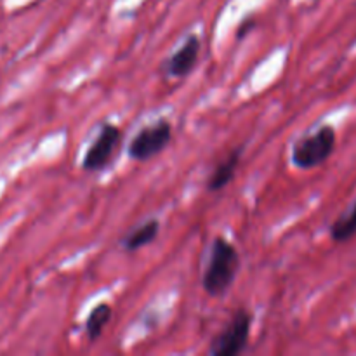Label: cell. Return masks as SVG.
<instances>
[{
  "label": "cell",
  "mask_w": 356,
  "mask_h": 356,
  "mask_svg": "<svg viewBox=\"0 0 356 356\" xmlns=\"http://www.w3.org/2000/svg\"><path fill=\"white\" fill-rule=\"evenodd\" d=\"M254 26H256V21H254L252 17H247V19H243L242 23H240L238 30H236V38H238V40H243V38H245L247 35L252 31Z\"/></svg>",
  "instance_id": "8fae6325"
},
{
  "label": "cell",
  "mask_w": 356,
  "mask_h": 356,
  "mask_svg": "<svg viewBox=\"0 0 356 356\" xmlns=\"http://www.w3.org/2000/svg\"><path fill=\"white\" fill-rule=\"evenodd\" d=\"M242 155H243V146H236L228 156H225V159L214 167V170H212L211 176H209L207 184H205L207 191L216 193V191L225 190V188L232 183L233 177H235L236 174V169H238L240 165Z\"/></svg>",
  "instance_id": "52a82bcc"
},
{
  "label": "cell",
  "mask_w": 356,
  "mask_h": 356,
  "mask_svg": "<svg viewBox=\"0 0 356 356\" xmlns=\"http://www.w3.org/2000/svg\"><path fill=\"white\" fill-rule=\"evenodd\" d=\"M172 141V124L167 118H159L155 124L143 127L127 146L129 159L134 162H148L163 152Z\"/></svg>",
  "instance_id": "277c9868"
},
{
  "label": "cell",
  "mask_w": 356,
  "mask_h": 356,
  "mask_svg": "<svg viewBox=\"0 0 356 356\" xmlns=\"http://www.w3.org/2000/svg\"><path fill=\"white\" fill-rule=\"evenodd\" d=\"M120 139L122 132L117 125L111 124V122L101 124L96 139L90 143L86 155H83L82 169L86 172H99V170H103L110 163V159L113 156Z\"/></svg>",
  "instance_id": "5b68a950"
},
{
  "label": "cell",
  "mask_w": 356,
  "mask_h": 356,
  "mask_svg": "<svg viewBox=\"0 0 356 356\" xmlns=\"http://www.w3.org/2000/svg\"><path fill=\"white\" fill-rule=\"evenodd\" d=\"M336 129L329 124L320 125L309 134L302 136L292 145L291 162L301 170H312L322 165L332 156L336 149Z\"/></svg>",
  "instance_id": "7a4b0ae2"
},
{
  "label": "cell",
  "mask_w": 356,
  "mask_h": 356,
  "mask_svg": "<svg viewBox=\"0 0 356 356\" xmlns=\"http://www.w3.org/2000/svg\"><path fill=\"white\" fill-rule=\"evenodd\" d=\"M240 270V254L225 236H216L202 275V287L211 298H222L232 289Z\"/></svg>",
  "instance_id": "6da1fadb"
},
{
  "label": "cell",
  "mask_w": 356,
  "mask_h": 356,
  "mask_svg": "<svg viewBox=\"0 0 356 356\" xmlns=\"http://www.w3.org/2000/svg\"><path fill=\"white\" fill-rule=\"evenodd\" d=\"M159 233H160V221L159 219L152 218L148 219V221L141 222L139 226H136L134 229H131V232L120 240V247L125 250V252H136V250L143 249V247L155 242Z\"/></svg>",
  "instance_id": "ba28073f"
},
{
  "label": "cell",
  "mask_w": 356,
  "mask_h": 356,
  "mask_svg": "<svg viewBox=\"0 0 356 356\" xmlns=\"http://www.w3.org/2000/svg\"><path fill=\"white\" fill-rule=\"evenodd\" d=\"M200 51L202 40L198 38V35H188L183 44L174 51V54H170L163 61L165 75L170 76V79H184V76L190 75L195 70V66H197Z\"/></svg>",
  "instance_id": "8992f818"
},
{
  "label": "cell",
  "mask_w": 356,
  "mask_h": 356,
  "mask_svg": "<svg viewBox=\"0 0 356 356\" xmlns=\"http://www.w3.org/2000/svg\"><path fill=\"white\" fill-rule=\"evenodd\" d=\"M254 315L245 308L236 309L229 322L212 337L209 355L211 356H236L247 350L252 329Z\"/></svg>",
  "instance_id": "3957f363"
},
{
  "label": "cell",
  "mask_w": 356,
  "mask_h": 356,
  "mask_svg": "<svg viewBox=\"0 0 356 356\" xmlns=\"http://www.w3.org/2000/svg\"><path fill=\"white\" fill-rule=\"evenodd\" d=\"M111 306L106 305V302H101L97 305L96 308H92V312L89 313L86 320V334H87V339L90 343H96L97 339L101 337L103 334L104 327L108 325V322L111 320Z\"/></svg>",
  "instance_id": "30bf717a"
},
{
  "label": "cell",
  "mask_w": 356,
  "mask_h": 356,
  "mask_svg": "<svg viewBox=\"0 0 356 356\" xmlns=\"http://www.w3.org/2000/svg\"><path fill=\"white\" fill-rule=\"evenodd\" d=\"M330 238L336 243L350 242L356 236V198L353 204L330 225Z\"/></svg>",
  "instance_id": "9c48e42d"
}]
</instances>
